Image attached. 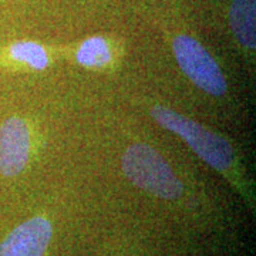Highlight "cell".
<instances>
[{
    "instance_id": "52a82bcc",
    "label": "cell",
    "mask_w": 256,
    "mask_h": 256,
    "mask_svg": "<svg viewBox=\"0 0 256 256\" xmlns=\"http://www.w3.org/2000/svg\"><path fill=\"white\" fill-rule=\"evenodd\" d=\"M57 58V48L32 40H18L0 47V68L44 72Z\"/></svg>"
},
{
    "instance_id": "8992f818",
    "label": "cell",
    "mask_w": 256,
    "mask_h": 256,
    "mask_svg": "<svg viewBox=\"0 0 256 256\" xmlns=\"http://www.w3.org/2000/svg\"><path fill=\"white\" fill-rule=\"evenodd\" d=\"M64 50L68 52V58L77 66L92 72H112L124 56V46L107 36L87 37Z\"/></svg>"
},
{
    "instance_id": "5b68a950",
    "label": "cell",
    "mask_w": 256,
    "mask_h": 256,
    "mask_svg": "<svg viewBox=\"0 0 256 256\" xmlns=\"http://www.w3.org/2000/svg\"><path fill=\"white\" fill-rule=\"evenodd\" d=\"M52 235V222L42 215L33 216L16 226L0 242V256H43Z\"/></svg>"
},
{
    "instance_id": "3957f363",
    "label": "cell",
    "mask_w": 256,
    "mask_h": 256,
    "mask_svg": "<svg viewBox=\"0 0 256 256\" xmlns=\"http://www.w3.org/2000/svg\"><path fill=\"white\" fill-rule=\"evenodd\" d=\"M172 54L180 70L201 92L212 97H224L228 80L220 62L196 37L178 33L171 38Z\"/></svg>"
},
{
    "instance_id": "6da1fadb",
    "label": "cell",
    "mask_w": 256,
    "mask_h": 256,
    "mask_svg": "<svg viewBox=\"0 0 256 256\" xmlns=\"http://www.w3.org/2000/svg\"><path fill=\"white\" fill-rule=\"evenodd\" d=\"M150 116L158 126L181 138L195 156L236 186L240 194L249 195L245 164L226 136L160 102L150 106Z\"/></svg>"
},
{
    "instance_id": "277c9868",
    "label": "cell",
    "mask_w": 256,
    "mask_h": 256,
    "mask_svg": "<svg viewBox=\"0 0 256 256\" xmlns=\"http://www.w3.org/2000/svg\"><path fill=\"white\" fill-rule=\"evenodd\" d=\"M34 130L26 117L12 116L0 124V174H22L34 152Z\"/></svg>"
},
{
    "instance_id": "7a4b0ae2",
    "label": "cell",
    "mask_w": 256,
    "mask_h": 256,
    "mask_svg": "<svg viewBox=\"0 0 256 256\" xmlns=\"http://www.w3.org/2000/svg\"><path fill=\"white\" fill-rule=\"evenodd\" d=\"M121 168L136 186L154 196L172 201L182 195V182L168 160L154 146L144 142L128 146L122 152Z\"/></svg>"
},
{
    "instance_id": "ba28073f",
    "label": "cell",
    "mask_w": 256,
    "mask_h": 256,
    "mask_svg": "<svg viewBox=\"0 0 256 256\" xmlns=\"http://www.w3.org/2000/svg\"><path fill=\"white\" fill-rule=\"evenodd\" d=\"M228 23L240 57L248 63H255L256 0H232L228 10Z\"/></svg>"
}]
</instances>
